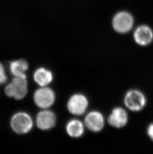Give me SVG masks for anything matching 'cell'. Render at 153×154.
Masks as SVG:
<instances>
[{"label":"cell","instance_id":"obj_3","mask_svg":"<svg viewBox=\"0 0 153 154\" xmlns=\"http://www.w3.org/2000/svg\"><path fill=\"white\" fill-rule=\"evenodd\" d=\"M12 129L18 134H26L31 131L33 122L29 115L23 112L15 114L10 122Z\"/></svg>","mask_w":153,"mask_h":154},{"label":"cell","instance_id":"obj_7","mask_svg":"<svg viewBox=\"0 0 153 154\" xmlns=\"http://www.w3.org/2000/svg\"><path fill=\"white\" fill-rule=\"evenodd\" d=\"M133 37L138 45L147 46L153 42V29L147 25H141L135 29Z\"/></svg>","mask_w":153,"mask_h":154},{"label":"cell","instance_id":"obj_12","mask_svg":"<svg viewBox=\"0 0 153 154\" xmlns=\"http://www.w3.org/2000/svg\"><path fill=\"white\" fill-rule=\"evenodd\" d=\"M67 132L72 137L78 138L84 133V128L82 123L78 120H72L66 126Z\"/></svg>","mask_w":153,"mask_h":154},{"label":"cell","instance_id":"obj_4","mask_svg":"<svg viewBox=\"0 0 153 154\" xmlns=\"http://www.w3.org/2000/svg\"><path fill=\"white\" fill-rule=\"evenodd\" d=\"M124 103L130 110L139 111L144 107L146 99L141 92L137 90H130L126 94Z\"/></svg>","mask_w":153,"mask_h":154},{"label":"cell","instance_id":"obj_11","mask_svg":"<svg viewBox=\"0 0 153 154\" xmlns=\"http://www.w3.org/2000/svg\"><path fill=\"white\" fill-rule=\"evenodd\" d=\"M35 82L41 86L49 85L53 79V75L50 71L44 68L38 69L34 74Z\"/></svg>","mask_w":153,"mask_h":154},{"label":"cell","instance_id":"obj_1","mask_svg":"<svg viewBox=\"0 0 153 154\" xmlns=\"http://www.w3.org/2000/svg\"><path fill=\"white\" fill-rule=\"evenodd\" d=\"M27 92L28 82L26 75L16 76L5 88V93L7 96L17 100L25 97Z\"/></svg>","mask_w":153,"mask_h":154},{"label":"cell","instance_id":"obj_2","mask_svg":"<svg viewBox=\"0 0 153 154\" xmlns=\"http://www.w3.org/2000/svg\"><path fill=\"white\" fill-rule=\"evenodd\" d=\"M134 22V19L131 14L126 11H120L113 17L112 25L116 32L125 34L131 30Z\"/></svg>","mask_w":153,"mask_h":154},{"label":"cell","instance_id":"obj_14","mask_svg":"<svg viewBox=\"0 0 153 154\" xmlns=\"http://www.w3.org/2000/svg\"><path fill=\"white\" fill-rule=\"evenodd\" d=\"M7 80V77L3 65L0 63V85L4 84Z\"/></svg>","mask_w":153,"mask_h":154},{"label":"cell","instance_id":"obj_6","mask_svg":"<svg viewBox=\"0 0 153 154\" xmlns=\"http://www.w3.org/2000/svg\"><path fill=\"white\" fill-rule=\"evenodd\" d=\"M88 106V101L84 95H73L67 104L68 110L74 115H82L85 112Z\"/></svg>","mask_w":153,"mask_h":154},{"label":"cell","instance_id":"obj_8","mask_svg":"<svg viewBox=\"0 0 153 154\" xmlns=\"http://www.w3.org/2000/svg\"><path fill=\"white\" fill-rule=\"evenodd\" d=\"M86 125L88 129L94 132L101 131L104 126V118L98 111L90 112L86 117Z\"/></svg>","mask_w":153,"mask_h":154},{"label":"cell","instance_id":"obj_15","mask_svg":"<svg viewBox=\"0 0 153 154\" xmlns=\"http://www.w3.org/2000/svg\"><path fill=\"white\" fill-rule=\"evenodd\" d=\"M147 134L149 137L153 141V123L149 125L147 129Z\"/></svg>","mask_w":153,"mask_h":154},{"label":"cell","instance_id":"obj_13","mask_svg":"<svg viewBox=\"0 0 153 154\" xmlns=\"http://www.w3.org/2000/svg\"><path fill=\"white\" fill-rule=\"evenodd\" d=\"M28 63L25 60H19L12 61L10 64V72L16 76L26 75L25 72L28 69Z\"/></svg>","mask_w":153,"mask_h":154},{"label":"cell","instance_id":"obj_10","mask_svg":"<svg viewBox=\"0 0 153 154\" xmlns=\"http://www.w3.org/2000/svg\"><path fill=\"white\" fill-rule=\"evenodd\" d=\"M128 121V116L125 111L122 108L113 109L112 113L108 117V122L111 126L120 128L125 126Z\"/></svg>","mask_w":153,"mask_h":154},{"label":"cell","instance_id":"obj_5","mask_svg":"<svg viewBox=\"0 0 153 154\" xmlns=\"http://www.w3.org/2000/svg\"><path fill=\"white\" fill-rule=\"evenodd\" d=\"M55 98L53 91L47 87L38 89L34 95L35 103L37 106L42 108H47L52 106Z\"/></svg>","mask_w":153,"mask_h":154},{"label":"cell","instance_id":"obj_9","mask_svg":"<svg viewBox=\"0 0 153 154\" xmlns=\"http://www.w3.org/2000/svg\"><path fill=\"white\" fill-rule=\"evenodd\" d=\"M56 123V117L51 111L44 110L39 112L36 117V124L38 127L47 130L53 127Z\"/></svg>","mask_w":153,"mask_h":154}]
</instances>
